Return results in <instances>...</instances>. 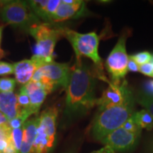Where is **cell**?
Here are the masks:
<instances>
[{
  "label": "cell",
  "mask_w": 153,
  "mask_h": 153,
  "mask_svg": "<svg viewBox=\"0 0 153 153\" xmlns=\"http://www.w3.org/2000/svg\"><path fill=\"white\" fill-rule=\"evenodd\" d=\"M96 76L89 66L76 59L66 89L65 116L68 119L83 116L96 105Z\"/></svg>",
  "instance_id": "obj_1"
},
{
  "label": "cell",
  "mask_w": 153,
  "mask_h": 153,
  "mask_svg": "<svg viewBox=\"0 0 153 153\" xmlns=\"http://www.w3.org/2000/svg\"><path fill=\"white\" fill-rule=\"evenodd\" d=\"M135 102L133 97L123 104L99 111L91 128L93 139L101 142L111 133L121 127L134 113Z\"/></svg>",
  "instance_id": "obj_2"
},
{
  "label": "cell",
  "mask_w": 153,
  "mask_h": 153,
  "mask_svg": "<svg viewBox=\"0 0 153 153\" xmlns=\"http://www.w3.org/2000/svg\"><path fill=\"white\" fill-rule=\"evenodd\" d=\"M61 35L72 45L76 59L87 57L91 59L99 70H102V61L99 55L100 37L95 32L80 33L68 28L60 27Z\"/></svg>",
  "instance_id": "obj_3"
},
{
  "label": "cell",
  "mask_w": 153,
  "mask_h": 153,
  "mask_svg": "<svg viewBox=\"0 0 153 153\" xmlns=\"http://www.w3.org/2000/svg\"><path fill=\"white\" fill-rule=\"evenodd\" d=\"M0 16L6 24L25 31L42 22L30 9L28 1H5L0 9Z\"/></svg>",
  "instance_id": "obj_4"
},
{
  "label": "cell",
  "mask_w": 153,
  "mask_h": 153,
  "mask_svg": "<svg viewBox=\"0 0 153 153\" xmlns=\"http://www.w3.org/2000/svg\"><path fill=\"white\" fill-rule=\"evenodd\" d=\"M71 71L72 70L66 63L53 61L38 68L30 81L41 84L51 93L59 87L66 90Z\"/></svg>",
  "instance_id": "obj_5"
},
{
  "label": "cell",
  "mask_w": 153,
  "mask_h": 153,
  "mask_svg": "<svg viewBox=\"0 0 153 153\" xmlns=\"http://www.w3.org/2000/svg\"><path fill=\"white\" fill-rule=\"evenodd\" d=\"M28 33L36 41L34 55L53 60V52L57 41L62 36L60 27L56 28L51 24L42 22L28 30Z\"/></svg>",
  "instance_id": "obj_6"
},
{
  "label": "cell",
  "mask_w": 153,
  "mask_h": 153,
  "mask_svg": "<svg viewBox=\"0 0 153 153\" xmlns=\"http://www.w3.org/2000/svg\"><path fill=\"white\" fill-rule=\"evenodd\" d=\"M127 35L124 33L118 38L117 43L107 57L106 68L113 82H120L128 73L129 55L126 51Z\"/></svg>",
  "instance_id": "obj_7"
},
{
  "label": "cell",
  "mask_w": 153,
  "mask_h": 153,
  "mask_svg": "<svg viewBox=\"0 0 153 153\" xmlns=\"http://www.w3.org/2000/svg\"><path fill=\"white\" fill-rule=\"evenodd\" d=\"M133 97V91L126 79L120 82H108V87L100 98L97 99L96 105L99 106V111H101L108 107L123 104Z\"/></svg>",
  "instance_id": "obj_8"
},
{
  "label": "cell",
  "mask_w": 153,
  "mask_h": 153,
  "mask_svg": "<svg viewBox=\"0 0 153 153\" xmlns=\"http://www.w3.org/2000/svg\"><path fill=\"white\" fill-rule=\"evenodd\" d=\"M140 134L132 133L120 127L107 135L101 143L111 147L116 152H126L135 148Z\"/></svg>",
  "instance_id": "obj_9"
},
{
  "label": "cell",
  "mask_w": 153,
  "mask_h": 153,
  "mask_svg": "<svg viewBox=\"0 0 153 153\" xmlns=\"http://www.w3.org/2000/svg\"><path fill=\"white\" fill-rule=\"evenodd\" d=\"M87 12L86 3L84 1L77 0L74 4H66L61 1L60 4L53 17L52 23L80 18L87 15Z\"/></svg>",
  "instance_id": "obj_10"
},
{
  "label": "cell",
  "mask_w": 153,
  "mask_h": 153,
  "mask_svg": "<svg viewBox=\"0 0 153 153\" xmlns=\"http://www.w3.org/2000/svg\"><path fill=\"white\" fill-rule=\"evenodd\" d=\"M24 87L30 99V106L28 108L33 114H37L47 95L51 92L41 84L33 81H30L25 85Z\"/></svg>",
  "instance_id": "obj_11"
},
{
  "label": "cell",
  "mask_w": 153,
  "mask_h": 153,
  "mask_svg": "<svg viewBox=\"0 0 153 153\" xmlns=\"http://www.w3.org/2000/svg\"><path fill=\"white\" fill-rule=\"evenodd\" d=\"M39 124L40 117L36 116L26 120L23 125V142L19 153H32Z\"/></svg>",
  "instance_id": "obj_12"
},
{
  "label": "cell",
  "mask_w": 153,
  "mask_h": 153,
  "mask_svg": "<svg viewBox=\"0 0 153 153\" xmlns=\"http://www.w3.org/2000/svg\"><path fill=\"white\" fill-rule=\"evenodd\" d=\"M20 110L16 94L13 91L0 93V112L4 115L9 122L18 116Z\"/></svg>",
  "instance_id": "obj_13"
},
{
  "label": "cell",
  "mask_w": 153,
  "mask_h": 153,
  "mask_svg": "<svg viewBox=\"0 0 153 153\" xmlns=\"http://www.w3.org/2000/svg\"><path fill=\"white\" fill-rule=\"evenodd\" d=\"M58 109L55 106H51L44 110L40 115L39 127L43 130L50 138L55 140L56 133V120Z\"/></svg>",
  "instance_id": "obj_14"
},
{
  "label": "cell",
  "mask_w": 153,
  "mask_h": 153,
  "mask_svg": "<svg viewBox=\"0 0 153 153\" xmlns=\"http://www.w3.org/2000/svg\"><path fill=\"white\" fill-rule=\"evenodd\" d=\"M15 79L21 85H26L33 77L37 66L31 59L24 60L14 64Z\"/></svg>",
  "instance_id": "obj_15"
},
{
  "label": "cell",
  "mask_w": 153,
  "mask_h": 153,
  "mask_svg": "<svg viewBox=\"0 0 153 153\" xmlns=\"http://www.w3.org/2000/svg\"><path fill=\"white\" fill-rule=\"evenodd\" d=\"M134 117L141 129L151 131L153 128V116L147 110L143 109L134 112Z\"/></svg>",
  "instance_id": "obj_16"
},
{
  "label": "cell",
  "mask_w": 153,
  "mask_h": 153,
  "mask_svg": "<svg viewBox=\"0 0 153 153\" xmlns=\"http://www.w3.org/2000/svg\"><path fill=\"white\" fill-rule=\"evenodd\" d=\"M30 9L33 13L44 23H48V19L46 15V7L48 0H32L28 1Z\"/></svg>",
  "instance_id": "obj_17"
},
{
  "label": "cell",
  "mask_w": 153,
  "mask_h": 153,
  "mask_svg": "<svg viewBox=\"0 0 153 153\" xmlns=\"http://www.w3.org/2000/svg\"><path fill=\"white\" fill-rule=\"evenodd\" d=\"M31 115H33V114L29 110V108H21L18 116L9 122V126L11 129H17L22 127L25 122Z\"/></svg>",
  "instance_id": "obj_18"
},
{
  "label": "cell",
  "mask_w": 153,
  "mask_h": 153,
  "mask_svg": "<svg viewBox=\"0 0 153 153\" xmlns=\"http://www.w3.org/2000/svg\"><path fill=\"white\" fill-rule=\"evenodd\" d=\"M135 99L139 104L144 107L145 109L150 112L153 116V96L147 94L142 91L137 94Z\"/></svg>",
  "instance_id": "obj_19"
},
{
  "label": "cell",
  "mask_w": 153,
  "mask_h": 153,
  "mask_svg": "<svg viewBox=\"0 0 153 153\" xmlns=\"http://www.w3.org/2000/svg\"><path fill=\"white\" fill-rule=\"evenodd\" d=\"M11 142L16 149V152H20L23 142V127L17 129H12L11 134Z\"/></svg>",
  "instance_id": "obj_20"
},
{
  "label": "cell",
  "mask_w": 153,
  "mask_h": 153,
  "mask_svg": "<svg viewBox=\"0 0 153 153\" xmlns=\"http://www.w3.org/2000/svg\"><path fill=\"white\" fill-rule=\"evenodd\" d=\"M16 79L14 78H0V93L12 92L16 86Z\"/></svg>",
  "instance_id": "obj_21"
},
{
  "label": "cell",
  "mask_w": 153,
  "mask_h": 153,
  "mask_svg": "<svg viewBox=\"0 0 153 153\" xmlns=\"http://www.w3.org/2000/svg\"><path fill=\"white\" fill-rule=\"evenodd\" d=\"M60 0H48L46 7V15L48 24H52V19L56 12L59 5L60 4Z\"/></svg>",
  "instance_id": "obj_22"
},
{
  "label": "cell",
  "mask_w": 153,
  "mask_h": 153,
  "mask_svg": "<svg viewBox=\"0 0 153 153\" xmlns=\"http://www.w3.org/2000/svg\"><path fill=\"white\" fill-rule=\"evenodd\" d=\"M152 55L150 52L148 51H143V52L135 53L133 55H130L133 60L139 66L143 65L145 63L150 62L152 59Z\"/></svg>",
  "instance_id": "obj_23"
},
{
  "label": "cell",
  "mask_w": 153,
  "mask_h": 153,
  "mask_svg": "<svg viewBox=\"0 0 153 153\" xmlns=\"http://www.w3.org/2000/svg\"><path fill=\"white\" fill-rule=\"evenodd\" d=\"M18 103L21 108H28L30 106V99L27 91L25 89L24 86L21 88L20 91L17 94Z\"/></svg>",
  "instance_id": "obj_24"
},
{
  "label": "cell",
  "mask_w": 153,
  "mask_h": 153,
  "mask_svg": "<svg viewBox=\"0 0 153 153\" xmlns=\"http://www.w3.org/2000/svg\"><path fill=\"white\" fill-rule=\"evenodd\" d=\"M134 114V113H133ZM133 114H132V116L128 119L123 124V126H121L122 128H123L124 129H126V131L132 132V133H141L142 129L140 128L138 124L137 123L136 120L135 119Z\"/></svg>",
  "instance_id": "obj_25"
},
{
  "label": "cell",
  "mask_w": 153,
  "mask_h": 153,
  "mask_svg": "<svg viewBox=\"0 0 153 153\" xmlns=\"http://www.w3.org/2000/svg\"><path fill=\"white\" fill-rule=\"evenodd\" d=\"M14 73V65L0 61V76L8 75Z\"/></svg>",
  "instance_id": "obj_26"
},
{
  "label": "cell",
  "mask_w": 153,
  "mask_h": 153,
  "mask_svg": "<svg viewBox=\"0 0 153 153\" xmlns=\"http://www.w3.org/2000/svg\"><path fill=\"white\" fill-rule=\"evenodd\" d=\"M139 72L144 74V75L152 77L153 73V55L150 62L140 66Z\"/></svg>",
  "instance_id": "obj_27"
},
{
  "label": "cell",
  "mask_w": 153,
  "mask_h": 153,
  "mask_svg": "<svg viewBox=\"0 0 153 153\" xmlns=\"http://www.w3.org/2000/svg\"><path fill=\"white\" fill-rule=\"evenodd\" d=\"M12 129L9 126V123L0 125V140L4 139H9Z\"/></svg>",
  "instance_id": "obj_28"
},
{
  "label": "cell",
  "mask_w": 153,
  "mask_h": 153,
  "mask_svg": "<svg viewBox=\"0 0 153 153\" xmlns=\"http://www.w3.org/2000/svg\"><path fill=\"white\" fill-rule=\"evenodd\" d=\"M139 68L140 66L138 65H137L129 55V60L128 62V71L137 72H139Z\"/></svg>",
  "instance_id": "obj_29"
},
{
  "label": "cell",
  "mask_w": 153,
  "mask_h": 153,
  "mask_svg": "<svg viewBox=\"0 0 153 153\" xmlns=\"http://www.w3.org/2000/svg\"><path fill=\"white\" fill-rule=\"evenodd\" d=\"M145 93L150 96H153V80L147 82L145 85Z\"/></svg>",
  "instance_id": "obj_30"
},
{
  "label": "cell",
  "mask_w": 153,
  "mask_h": 153,
  "mask_svg": "<svg viewBox=\"0 0 153 153\" xmlns=\"http://www.w3.org/2000/svg\"><path fill=\"white\" fill-rule=\"evenodd\" d=\"M91 153H116V152L113 150L111 147L108 146V145H105L102 148L99 149L98 150L94 151Z\"/></svg>",
  "instance_id": "obj_31"
},
{
  "label": "cell",
  "mask_w": 153,
  "mask_h": 153,
  "mask_svg": "<svg viewBox=\"0 0 153 153\" xmlns=\"http://www.w3.org/2000/svg\"><path fill=\"white\" fill-rule=\"evenodd\" d=\"M4 153H18L16 152V149L14 148V145H13L12 143H11V140H10V143H9L8 148H7V150L4 151Z\"/></svg>",
  "instance_id": "obj_32"
},
{
  "label": "cell",
  "mask_w": 153,
  "mask_h": 153,
  "mask_svg": "<svg viewBox=\"0 0 153 153\" xmlns=\"http://www.w3.org/2000/svg\"><path fill=\"white\" fill-rule=\"evenodd\" d=\"M7 123H9L7 118H6V116L2 114V113L0 112V125H2V124Z\"/></svg>",
  "instance_id": "obj_33"
},
{
  "label": "cell",
  "mask_w": 153,
  "mask_h": 153,
  "mask_svg": "<svg viewBox=\"0 0 153 153\" xmlns=\"http://www.w3.org/2000/svg\"><path fill=\"white\" fill-rule=\"evenodd\" d=\"M3 29H4V26H0V44H1V38H2V32H3Z\"/></svg>",
  "instance_id": "obj_34"
},
{
  "label": "cell",
  "mask_w": 153,
  "mask_h": 153,
  "mask_svg": "<svg viewBox=\"0 0 153 153\" xmlns=\"http://www.w3.org/2000/svg\"><path fill=\"white\" fill-rule=\"evenodd\" d=\"M4 54V51L1 49V47H0V57H3Z\"/></svg>",
  "instance_id": "obj_35"
},
{
  "label": "cell",
  "mask_w": 153,
  "mask_h": 153,
  "mask_svg": "<svg viewBox=\"0 0 153 153\" xmlns=\"http://www.w3.org/2000/svg\"><path fill=\"white\" fill-rule=\"evenodd\" d=\"M67 153H74L73 151H70V152H68Z\"/></svg>",
  "instance_id": "obj_36"
},
{
  "label": "cell",
  "mask_w": 153,
  "mask_h": 153,
  "mask_svg": "<svg viewBox=\"0 0 153 153\" xmlns=\"http://www.w3.org/2000/svg\"><path fill=\"white\" fill-rule=\"evenodd\" d=\"M1 4H1V1H0V7H1Z\"/></svg>",
  "instance_id": "obj_37"
},
{
  "label": "cell",
  "mask_w": 153,
  "mask_h": 153,
  "mask_svg": "<svg viewBox=\"0 0 153 153\" xmlns=\"http://www.w3.org/2000/svg\"><path fill=\"white\" fill-rule=\"evenodd\" d=\"M152 77H153V73H152Z\"/></svg>",
  "instance_id": "obj_38"
}]
</instances>
